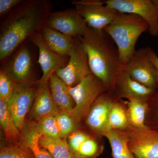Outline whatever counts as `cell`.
<instances>
[{"label": "cell", "instance_id": "cell-1", "mask_svg": "<svg viewBox=\"0 0 158 158\" xmlns=\"http://www.w3.org/2000/svg\"><path fill=\"white\" fill-rule=\"evenodd\" d=\"M47 1H23L2 23L0 29V60H5L26 39L40 33L50 14Z\"/></svg>", "mask_w": 158, "mask_h": 158}, {"label": "cell", "instance_id": "cell-2", "mask_svg": "<svg viewBox=\"0 0 158 158\" xmlns=\"http://www.w3.org/2000/svg\"><path fill=\"white\" fill-rule=\"evenodd\" d=\"M79 39L87 54L91 73L105 85L108 93L113 94L116 79L125 69L115 42L104 31L89 28Z\"/></svg>", "mask_w": 158, "mask_h": 158}, {"label": "cell", "instance_id": "cell-3", "mask_svg": "<svg viewBox=\"0 0 158 158\" xmlns=\"http://www.w3.org/2000/svg\"><path fill=\"white\" fill-rule=\"evenodd\" d=\"M148 29L147 23L141 17L118 11L112 22L103 31L115 42L120 61L125 65L135 52L138 38Z\"/></svg>", "mask_w": 158, "mask_h": 158}, {"label": "cell", "instance_id": "cell-4", "mask_svg": "<svg viewBox=\"0 0 158 158\" xmlns=\"http://www.w3.org/2000/svg\"><path fill=\"white\" fill-rule=\"evenodd\" d=\"M68 88L75 104L71 116L79 127L98 98L107 90L93 74L86 77L74 87Z\"/></svg>", "mask_w": 158, "mask_h": 158}, {"label": "cell", "instance_id": "cell-5", "mask_svg": "<svg viewBox=\"0 0 158 158\" xmlns=\"http://www.w3.org/2000/svg\"><path fill=\"white\" fill-rule=\"evenodd\" d=\"M106 6L118 12L135 15L147 23L152 36L158 35V11L152 0H107Z\"/></svg>", "mask_w": 158, "mask_h": 158}, {"label": "cell", "instance_id": "cell-6", "mask_svg": "<svg viewBox=\"0 0 158 158\" xmlns=\"http://www.w3.org/2000/svg\"><path fill=\"white\" fill-rule=\"evenodd\" d=\"M69 59L67 65L58 69L55 73L69 87H73L92 74L87 54L79 38H75L73 49Z\"/></svg>", "mask_w": 158, "mask_h": 158}, {"label": "cell", "instance_id": "cell-7", "mask_svg": "<svg viewBox=\"0 0 158 158\" xmlns=\"http://www.w3.org/2000/svg\"><path fill=\"white\" fill-rule=\"evenodd\" d=\"M72 4L88 27L95 31H103L118 12L99 0L73 1Z\"/></svg>", "mask_w": 158, "mask_h": 158}, {"label": "cell", "instance_id": "cell-8", "mask_svg": "<svg viewBox=\"0 0 158 158\" xmlns=\"http://www.w3.org/2000/svg\"><path fill=\"white\" fill-rule=\"evenodd\" d=\"M38 81L31 83H15L14 90L8 105L16 126L22 131L26 115L34 103L38 90Z\"/></svg>", "mask_w": 158, "mask_h": 158}, {"label": "cell", "instance_id": "cell-9", "mask_svg": "<svg viewBox=\"0 0 158 158\" xmlns=\"http://www.w3.org/2000/svg\"><path fill=\"white\" fill-rule=\"evenodd\" d=\"M124 71L136 81L153 90L158 89L157 76L148 47L136 50L125 65Z\"/></svg>", "mask_w": 158, "mask_h": 158}, {"label": "cell", "instance_id": "cell-10", "mask_svg": "<svg viewBox=\"0 0 158 158\" xmlns=\"http://www.w3.org/2000/svg\"><path fill=\"white\" fill-rule=\"evenodd\" d=\"M45 27L77 38L84 37L89 28L75 9L51 12L46 21Z\"/></svg>", "mask_w": 158, "mask_h": 158}, {"label": "cell", "instance_id": "cell-11", "mask_svg": "<svg viewBox=\"0 0 158 158\" xmlns=\"http://www.w3.org/2000/svg\"><path fill=\"white\" fill-rule=\"evenodd\" d=\"M135 158H158V131L130 126L123 131Z\"/></svg>", "mask_w": 158, "mask_h": 158}, {"label": "cell", "instance_id": "cell-12", "mask_svg": "<svg viewBox=\"0 0 158 158\" xmlns=\"http://www.w3.org/2000/svg\"><path fill=\"white\" fill-rule=\"evenodd\" d=\"M107 92L102 94L90 108L84 120L88 129L94 135L102 138L111 130L109 118L110 110L116 99Z\"/></svg>", "mask_w": 158, "mask_h": 158}, {"label": "cell", "instance_id": "cell-13", "mask_svg": "<svg viewBox=\"0 0 158 158\" xmlns=\"http://www.w3.org/2000/svg\"><path fill=\"white\" fill-rule=\"evenodd\" d=\"M1 69L16 84L37 81L33 78V59L27 47L20 48Z\"/></svg>", "mask_w": 158, "mask_h": 158}, {"label": "cell", "instance_id": "cell-14", "mask_svg": "<svg viewBox=\"0 0 158 158\" xmlns=\"http://www.w3.org/2000/svg\"><path fill=\"white\" fill-rule=\"evenodd\" d=\"M30 39L39 49L38 62L42 69L43 74L38 81V85H47L51 76L58 69L67 65L69 56H61L50 49L44 42L40 33L34 35Z\"/></svg>", "mask_w": 158, "mask_h": 158}, {"label": "cell", "instance_id": "cell-15", "mask_svg": "<svg viewBox=\"0 0 158 158\" xmlns=\"http://www.w3.org/2000/svg\"><path fill=\"white\" fill-rule=\"evenodd\" d=\"M156 90L136 81L124 71L116 79L113 94L118 99L134 98L147 102Z\"/></svg>", "mask_w": 158, "mask_h": 158}, {"label": "cell", "instance_id": "cell-16", "mask_svg": "<svg viewBox=\"0 0 158 158\" xmlns=\"http://www.w3.org/2000/svg\"><path fill=\"white\" fill-rule=\"evenodd\" d=\"M51 95L48 84L39 85L38 90L31 108L30 117L34 122L49 116H55L59 111Z\"/></svg>", "mask_w": 158, "mask_h": 158}, {"label": "cell", "instance_id": "cell-17", "mask_svg": "<svg viewBox=\"0 0 158 158\" xmlns=\"http://www.w3.org/2000/svg\"><path fill=\"white\" fill-rule=\"evenodd\" d=\"M40 34L44 42L50 49L61 56L69 57L73 49L75 38L46 27L43 28Z\"/></svg>", "mask_w": 158, "mask_h": 158}, {"label": "cell", "instance_id": "cell-18", "mask_svg": "<svg viewBox=\"0 0 158 158\" xmlns=\"http://www.w3.org/2000/svg\"><path fill=\"white\" fill-rule=\"evenodd\" d=\"M48 85L51 95L58 108L71 116L75 104L68 86L55 73L49 79Z\"/></svg>", "mask_w": 158, "mask_h": 158}, {"label": "cell", "instance_id": "cell-19", "mask_svg": "<svg viewBox=\"0 0 158 158\" xmlns=\"http://www.w3.org/2000/svg\"><path fill=\"white\" fill-rule=\"evenodd\" d=\"M22 131L23 144L31 152L34 158H54L47 150L40 145L39 139L42 135L37 131L35 123L25 124Z\"/></svg>", "mask_w": 158, "mask_h": 158}, {"label": "cell", "instance_id": "cell-20", "mask_svg": "<svg viewBox=\"0 0 158 158\" xmlns=\"http://www.w3.org/2000/svg\"><path fill=\"white\" fill-rule=\"evenodd\" d=\"M105 137L111 146L113 158H135L130 150L127 137L123 131L111 130Z\"/></svg>", "mask_w": 158, "mask_h": 158}, {"label": "cell", "instance_id": "cell-21", "mask_svg": "<svg viewBox=\"0 0 158 158\" xmlns=\"http://www.w3.org/2000/svg\"><path fill=\"white\" fill-rule=\"evenodd\" d=\"M0 123L6 140L16 143L21 138L20 130L15 124L8 103L0 99Z\"/></svg>", "mask_w": 158, "mask_h": 158}, {"label": "cell", "instance_id": "cell-22", "mask_svg": "<svg viewBox=\"0 0 158 158\" xmlns=\"http://www.w3.org/2000/svg\"><path fill=\"white\" fill-rule=\"evenodd\" d=\"M126 101L128 118L131 126L138 129L147 127L145 120L147 113V102L134 98Z\"/></svg>", "mask_w": 158, "mask_h": 158}, {"label": "cell", "instance_id": "cell-23", "mask_svg": "<svg viewBox=\"0 0 158 158\" xmlns=\"http://www.w3.org/2000/svg\"><path fill=\"white\" fill-rule=\"evenodd\" d=\"M111 130L123 131L130 126L127 112L126 101L116 99L110 110L109 118Z\"/></svg>", "mask_w": 158, "mask_h": 158}, {"label": "cell", "instance_id": "cell-24", "mask_svg": "<svg viewBox=\"0 0 158 158\" xmlns=\"http://www.w3.org/2000/svg\"><path fill=\"white\" fill-rule=\"evenodd\" d=\"M39 143L40 147L47 150L54 158H80L73 152L64 139L54 140L41 136Z\"/></svg>", "mask_w": 158, "mask_h": 158}, {"label": "cell", "instance_id": "cell-25", "mask_svg": "<svg viewBox=\"0 0 158 158\" xmlns=\"http://www.w3.org/2000/svg\"><path fill=\"white\" fill-rule=\"evenodd\" d=\"M94 135L89 134L88 137L80 145L77 156L80 158H97L103 151L104 147Z\"/></svg>", "mask_w": 158, "mask_h": 158}, {"label": "cell", "instance_id": "cell-26", "mask_svg": "<svg viewBox=\"0 0 158 158\" xmlns=\"http://www.w3.org/2000/svg\"><path fill=\"white\" fill-rule=\"evenodd\" d=\"M35 124L37 131L42 136L54 140L61 139L54 115L46 116L39 121L35 122Z\"/></svg>", "mask_w": 158, "mask_h": 158}, {"label": "cell", "instance_id": "cell-27", "mask_svg": "<svg viewBox=\"0 0 158 158\" xmlns=\"http://www.w3.org/2000/svg\"><path fill=\"white\" fill-rule=\"evenodd\" d=\"M55 116L61 139L67 138L79 127L72 116L64 111L59 110Z\"/></svg>", "mask_w": 158, "mask_h": 158}, {"label": "cell", "instance_id": "cell-28", "mask_svg": "<svg viewBox=\"0 0 158 158\" xmlns=\"http://www.w3.org/2000/svg\"><path fill=\"white\" fill-rule=\"evenodd\" d=\"M147 103L145 126L151 129L158 131V89Z\"/></svg>", "mask_w": 158, "mask_h": 158}, {"label": "cell", "instance_id": "cell-29", "mask_svg": "<svg viewBox=\"0 0 158 158\" xmlns=\"http://www.w3.org/2000/svg\"><path fill=\"white\" fill-rule=\"evenodd\" d=\"M0 158H34L28 148L22 144H11L1 147Z\"/></svg>", "mask_w": 158, "mask_h": 158}, {"label": "cell", "instance_id": "cell-30", "mask_svg": "<svg viewBox=\"0 0 158 158\" xmlns=\"http://www.w3.org/2000/svg\"><path fill=\"white\" fill-rule=\"evenodd\" d=\"M15 83L1 69L0 70V99L8 103L11 98Z\"/></svg>", "mask_w": 158, "mask_h": 158}, {"label": "cell", "instance_id": "cell-31", "mask_svg": "<svg viewBox=\"0 0 158 158\" xmlns=\"http://www.w3.org/2000/svg\"><path fill=\"white\" fill-rule=\"evenodd\" d=\"M89 134L83 130L77 129L69 136V145L75 154H77L80 145L88 137Z\"/></svg>", "mask_w": 158, "mask_h": 158}, {"label": "cell", "instance_id": "cell-32", "mask_svg": "<svg viewBox=\"0 0 158 158\" xmlns=\"http://www.w3.org/2000/svg\"><path fill=\"white\" fill-rule=\"evenodd\" d=\"M23 0H0V15L2 16L22 3Z\"/></svg>", "mask_w": 158, "mask_h": 158}, {"label": "cell", "instance_id": "cell-33", "mask_svg": "<svg viewBox=\"0 0 158 158\" xmlns=\"http://www.w3.org/2000/svg\"><path fill=\"white\" fill-rule=\"evenodd\" d=\"M148 53L151 61L155 68L158 81V56L155 52L151 48L148 47Z\"/></svg>", "mask_w": 158, "mask_h": 158}, {"label": "cell", "instance_id": "cell-34", "mask_svg": "<svg viewBox=\"0 0 158 158\" xmlns=\"http://www.w3.org/2000/svg\"><path fill=\"white\" fill-rule=\"evenodd\" d=\"M152 1L158 11V0H152Z\"/></svg>", "mask_w": 158, "mask_h": 158}]
</instances>
